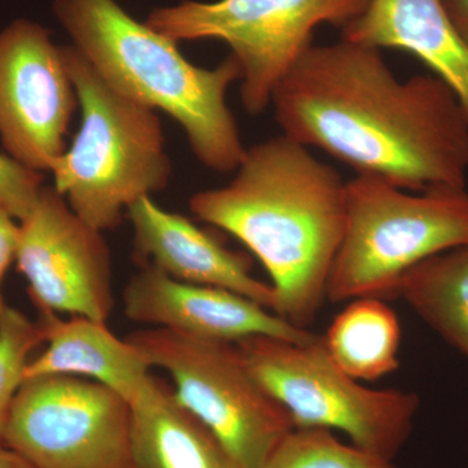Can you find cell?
Segmentation results:
<instances>
[{"mask_svg":"<svg viewBox=\"0 0 468 468\" xmlns=\"http://www.w3.org/2000/svg\"><path fill=\"white\" fill-rule=\"evenodd\" d=\"M282 134L410 192L466 187L468 115L435 75L399 80L380 48L313 45L271 100Z\"/></svg>","mask_w":468,"mask_h":468,"instance_id":"6da1fadb","label":"cell"},{"mask_svg":"<svg viewBox=\"0 0 468 468\" xmlns=\"http://www.w3.org/2000/svg\"><path fill=\"white\" fill-rule=\"evenodd\" d=\"M236 172L224 186L194 194L190 211L260 260L277 315L307 329L324 306L343 241L346 181L285 134L249 147Z\"/></svg>","mask_w":468,"mask_h":468,"instance_id":"7a4b0ae2","label":"cell"},{"mask_svg":"<svg viewBox=\"0 0 468 468\" xmlns=\"http://www.w3.org/2000/svg\"><path fill=\"white\" fill-rule=\"evenodd\" d=\"M52 12L101 79L171 116L206 168L227 174L239 167L248 147L227 101L242 76L232 55L215 68L196 66L177 42L135 20L117 0H54Z\"/></svg>","mask_w":468,"mask_h":468,"instance_id":"3957f363","label":"cell"},{"mask_svg":"<svg viewBox=\"0 0 468 468\" xmlns=\"http://www.w3.org/2000/svg\"><path fill=\"white\" fill-rule=\"evenodd\" d=\"M81 109L70 147L50 169L52 186L100 232L122 226L126 211L168 186L172 163L158 111L113 90L75 46H61Z\"/></svg>","mask_w":468,"mask_h":468,"instance_id":"277c9868","label":"cell"},{"mask_svg":"<svg viewBox=\"0 0 468 468\" xmlns=\"http://www.w3.org/2000/svg\"><path fill=\"white\" fill-rule=\"evenodd\" d=\"M463 245H468L467 187L410 192L356 175L346 181V221L326 301L397 297L410 270Z\"/></svg>","mask_w":468,"mask_h":468,"instance_id":"5b68a950","label":"cell"},{"mask_svg":"<svg viewBox=\"0 0 468 468\" xmlns=\"http://www.w3.org/2000/svg\"><path fill=\"white\" fill-rule=\"evenodd\" d=\"M237 345L252 374L284 406L295 428L338 431L356 448L389 462L409 441L420 397L365 387L335 365L322 335L307 344L252 335Z\"/></svg>","mask_w":468,"mask_h":468,"instance_id":"8992f818","label":"cell"},{"mask_svg":"<svg viewBox=\"0 0 468 468\" xmlns=\"http://www.w3.org/2000/svg\"><path fill=\"white\" fill-rule=\"evenodd\" d=\"M150 368L167 372L176 399L241 468H260L291 431V415L252 374L237 343L147 328L126 335Z\"/></svg>","mask_w":468,"mask_h":468,"instance_id":"52a82bcc","label":"cell"},{"mask_svg":"<svg viewBox=\"0 0 468 468\" xmlns=\"http://www.w3.org/2000/svg\"><path fill=\"white\" fill-rule=\"evenodd\" d=\"M369 0H183L156 7L144 23L175 42L217 39L241 68L242 106L261 115L323 24L349 26Z\"/></svg>","mask_w":468,"mask_h":468,"instance_id":"ba28073f","label":"cell"},{"mask_svg":"<svg viewBox=\"0 0 468 468\" xmlns=\"http://www.w3.org/2000/svg\"><path fill=\"white\" fill-rule=\"evenodd\" d=\"M0 443L34 468H134L132 406L88 378H27Z\"/></svg>","mask_w":468,"mask_h":468,"instance_id":"9c48e42d","label":"cell"},{"mask_svg":"<svg viewBox=\"0 0 468 468\" xmlns=\"http://www.w3.org/2000/svg\"><path fill=\"white\" fill-rule=\"evenodd\" d=\"M79 107L63 50L48 27L16 18L0 29V143L8 156L50 172Z\"/></svg>","mask_w":468,"mask_h":468,"instance_id":"30bf717a","label":"cell"},{"mask_svg":"<svg viewBox=\"0 0 468 468\" xmlns=\"http://www.w3.org/2000/svg\"><path fill=\"white\" fill-rule=\"evenodd\" d=\"M18 272L39 313L107 322L113 306L112 260L103 232L85 223L54 186H43L18 220Z\"/></svg>","mask_w":468,"mask_h":468,"instance_id":"8fae6325","label":"cell"},{"mask_svg":"<svg viewBox=\"0 0 468 468\" xmlns=\"http://www.w3.org/2000/svg\"><path fill=\"white\" fill-rule=\"evenodd\" d=\"M126 318L194 337L239 343L271 335L307 344L319 335L292 325L258 302L215 286L189 284L150 266L140 267L122 292Z\"/></svg>","mask_w":468,"mask_h":468,"instance_id":"7c38bea8","label":"cell"},{"mask_svg":"<svg viewBox=\"0 0 468 468\" xmlns=\"http://www.w3.org/2000/svg\"><path fill=\"white\" fill-rule=\"evenodd\" d=\"M133 229V261L189 284L215 286L241 294L276 313L270 282L252 275L248 255L230 250L215 234L184 215L144 197L126 211Z\"/></svg>","mask_w":468,"mask_h":468,"instance_id":"4fadbf2b","label":"cell"},{"mask_svg":"<svg viewBox=\"0 0 468 468\" xmlns=\"http://www.w3.org/2000/svg\"><path fill=\"white\" fill-rule=\"evenodd\" d=\"M341 38L415 55L451 86L468 115V46L442 0H369L363 14L344 27Z\"/></svg>","mask_w":468,"mask_h":468,"instance_id":"5bb4252c","label":"cell"},{"mask_svg":"<svg viewBox=\"0 0 468 468\" xmlns=\"http://www.w3.org/2000/svg\"><path fill=\"white\" fill-rule=\"evenodd\" d=\"M46 347L27 363L26 378L69 375L97 381L132 403L153 383L149 365L126 338L106 322L55 313H39Z\"/></svg>","mask_w":468,"mask_h":468,"instance_id":"9a60e30c","label":"cell"},{"mask_svg":"<svg viewBox=\"0 0 468 468\" xmlns=\"http://www.w3.org/2000/svg\"><path fill=\"white\" fill-rule=\"evenodd\" d=\"M131 406L134 468H241L159 378Z\"/></svg>","mask_w":468,"mask_h":468,"instance_id":"2e32d148","label":"cell"},{"mask_svg":"<svg viewBox=\"0 0 468 468\" xmlns=\"http://www.w3.org/2000/svg\"><path fill=\"white\" fill-rule=\"evenodd\" d=\"M322 337L335 365L356 380L372 383L399 368L401 325L381 298L347 302Z\"/></svg>","mask_w":468,"mask_h":468,"instance_id":"e0dca14e","label":"cell"},{"mask_svg":"<svg viewBox=\"0 0 468 468\" xmlns=\"http://www.w3.org/2000/svg\"><path fill=\"white\" fill-rule=\"evenodd\" d=\"M397 297L468 360V245L433 255L410 270Z\"/></svg>","mask_w":468,"mask_h":468,"instance_id":"ac0fdd59","label":"cell"},{"mask_svg":"<svg viewBox=\"0 0 468 468\" xmlns=\"http://www.w3.org/2000/svg\"><path fill=\"white\" fill-rule=\"evenodd\" d=\"M260 468H397L324 428H294Z\"/></svg>","mask_w":468,"mask_h":468,"instance_id":"d6986e66","label":"cell"},{"mask_svg":"<svg viewBox=\"0 0 468 468\" xmlns=\"http://www.w3.org/2000/svg\"><path fill=\"white\" fill-rule=\"evenodd\" d=\"M45 345L38 320L7 306L0 315V442L32 354Z\"/></svg>","mask_w":468,"mask_h":468,"instance_id":"ffe728a7","label":"cell"},{"mask_svg":"<svg viewBox=\"0 0 468 468\" xmlns=\"http://www.w3.org/2000/svg\"><path fill=\"white\" fill-rule=\"evenodd\" d=\"M45 186L43 174L21 165L0 153V202L17 220L29 214Z\"/></svg>","mask_w":468,"mask_h":468,"instance_id":"44dd1931","label":"cell"},{"mask_svg":"<svg viewBox=\"0 0 468 468\" xmlns=\"http://www.w3.org/2000/svg\"><path fill=\"white\" fill-rule=\"evenodd\" d=\"M18 241V220L0 202V315L8 306L3 294V282L9 267L16 260Z\"/></svg>","mask_w":468,"mask_h":468,"instance_id":"7402d4cb","label":"cell"},{"mask_svg":"<svg viewBox=\"0 0 468 468\" xmlns=\"http://www.w3.org/2000/svg\"><path fill=\"white\" fill-rule=\"evenodd\" d=\"M442 5L452 26L468 46V0H442Z\"/></svg>","mask_w":468,"mask_h":468,"instance_id":"603a6c76","label":"cell"},{"mask_svg":"<svg viewBox=\"0 0 468 468\" xmlns=\"http://www.w3.org/2000/svg\"><path fill=\"white\" fill-rule=\"evenodd\" d=\"M0 468H34L16 452L0 443Z\"/></svg>","mask_w":468,"mask_h":468,"instance_id":"cb8c5ba5","label":"cell"}]
</instances>
